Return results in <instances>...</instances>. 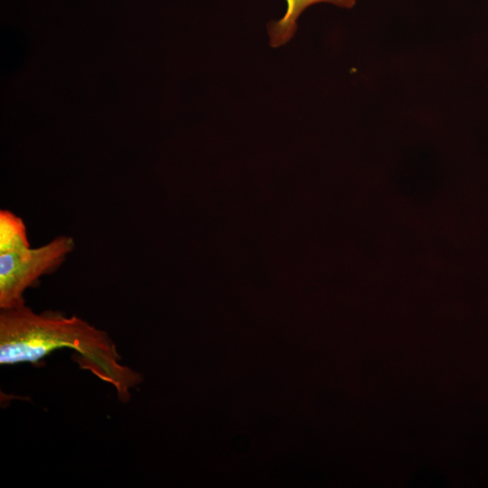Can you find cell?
I'll use <instances>...</instances> for the list:
<instances>
[{
	"mask_svg": "<svg viewBox=\"0 0 488 488\" xmlns=\"http://www.w3.org/2000/svg\"><path fill=\"white\" fill-rule=\"evenodd\" d=\"M61 348L74 351L80 369L110 384L122 402L129 400L131 389L142 381L139 372L122 363L108 334L85 320L53 311L38 314L25 304L1 309L2 365L34 363Z\"/></svg>",
	"mask_w": 488,
	"mask_h": 488,
	"instance_id": "cell-1",
	"label": "cell"
},
{
	"mask_svg": "<svg viewBox=\"0 0 488 488\" xmlns=\"http://www.w3.org/2000/svg\"><path fill=\"white\" fill-rule=\"evenodd\" d=\"M74 247L71 237L59 236L36 249L29 246L0 252V308L25 304L24 291L58 267Z\"/></svg>",
	"mask_w": 488,
	"mask_h": 488,
	"instance_id": "cell-2",
	"label": "cell"
},
{
	"mask_svg": "<svg viewBox=\"0 0 488 488\" xmlns=\"http://www.w3.org/2000/svg\"><path fill=\"white\" fill-rule=\"evenodd\" d=\"M286 2L285 14L279 20L271 22L267 25L269 44L273 48L280 47L292 39L297 28L299 16L311 5L326 3L351 9L356 5V0H286Z\"/></svg>",
	"mask_w": 488,
	"mask_h": 488,
	"instance_id": "cell-3",
	"label": "cell"
},
{
	"mask_svg": "<svg viewBox=\"0 0 488 488\" xmlns=\"http://www.w3.org/2000/svg\"><path fill=\"white\" fill-rule=\"evenodd\" d=\"M23 221L7 210L0 211V252L29 247Z\"/></svg>",
	"mask_w": 488,
	"mask_h": 488,
	"instance_id": "cell-4",
	"label": "cell"
}]
</instances>
